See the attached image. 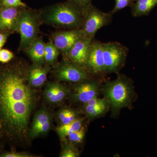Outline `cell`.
Returning a JSON list of instances; mask_svg holds the SVG:
<instances>
[{
    "mask_svg": "<svg viewBox=\"0 0 157 157\" xmlns=\"http://www.w3.org/2000/svg\"><path fill=\"white\" fill-rule=\"evenodd\" d=\"M25 72L19 65L0 68V137L12 143L23 141L29 135L36 105Z\"/></svg>",
    "mask_w": 157,
    "mask_h": 157,
    "instance_id": "6da1fadb",
    "label": "cell"
},
{
    "mask_svg": "<svg viewBox=\"0 0 157 157\" xmlns=\"http://www.w3.org/2000/svg\"><path fill=\"white\" fill-rule=\"evenodd\" d=\"M101 90L109 100L111 113L114 116L123 108L130 107L136 96L132 80L123 75L115 80L107 81Z\"/></svg>",
    "mask_w": 157,
    "mask_h": 157,
    "instance_id": "7a4b0ae2",
    "label": "cell"
},
{
    "mask_svg": "<svg viewBox=\"0 0 157 157\" xmlns=\"http://www.w3.org/2000/svg\"><path fill=\"white\" fill-rule=\"evenodd\" d=\"M84 12L73 2L52 8L46 14L47 22L55 25L78 29L82 25Z\"/></svg>",
    "mask_w": 157,
    "mask_h": 157,
    "instance_id": "3957f363",
    "label": "cell"
},
{
    "mask_svg": "<svg viewBox=\"0 0 157 157\" xmlns=\"http://www.w3.org/2000/svg\"><path fill=\"white\" fill-rule=\"evenodd\" d=\"M104 73H117L122 68L128 49L117 42L103 43Z\"/></svg>",
    "mask_w": 157,
    "mask_h": 157,
    "instance_id": "277c9868",
    "label": "cell"
},
{
    "mask_svg": "<svg viewBox=\"0 0 157 157\" xmlns=\"http://www.w3.org/2000/svg\"><path fill=\"white\" fill-rule=\"evenodd\" d=\"M112 14L101 11L91 5L84 12L82 24V35L84 36L94 39L97 32L103 27L112 22Z\"/></svg>",
    "mask_w": 157,
    "mask_h": 157,
    "instance_id": "5b68a950",
    "label": "cell"
},
{
    "mask_svg": "<svg viewBox=\"0 0 157 157\" xmlns=\"http://www.w3.org/2000/svg\"><path fill=\"white\" fill-rule=\"evenodd\" d=\"M17 30L21 36L20 47L28 48L36 39L38 24L36 17L29 11H22L20 15Z\"/></svg>",
    "mask_w": 157,
    "mask_h": 157,
    "instance_id": "8992f818",
    "label": "cell"
},
{
    "mask_svg": "<svg viewBox=\"0 0 157 157\" xmlns=\"http://www.w3.org/2000/svg\"><path fill=\"white\" fill-rule=\"evenodd\" d=\"M58 80L72 82H80L88 79V72L83 67L70 60L63 62L56 72Z\"/></svg>",
    "mask_w": 157,
    "mask_h": 157,
    "instance_id": "52a82bcc",
    "label": "cell"
},
{
    "mask_svg": "<svg viewBox=\"0 0 157 157\" xmlns=\"http://www.w3.org/2000/svg\"><path fill=\"white\" fill-rule=\"evenodd\" d=\"M100 90L101 85L99 82L87 79L78 82L73 87L70 93V98L73 102L85 104L98 97Z\"/></svg>",
    "mask_w": 157,
    "mask_h": 157,
    "instance_id": "ba28073f",
    "label": "cell"
},
{
    "mask_svg": "<svg viewBox=\"0 0 157 157\" xmlns=\"http://www.w3.org/2000/svg\"><path fill=\"white\" fill-rule=\"evenodd\" d=\"M84 67L88 73L93 75H98L104 73L102 42L93 40L90 45Z\"/></svg>",
    "mask_w": 157,
    "mask_h": 157,
    "instance_id": "9c48e42d",
    "label": "cell"
},
{
    "mask_svg": "<svg viewBox=\"0 0 157 157\" xmlns=\"http://www.w3.org/2000/svg\"><path fill=\"white\" fill-rule=\"evenodd\" d=\"M52 114L45 109H41L34 115L29 136L34 138L48 132L52 124Z\"/></svg>",
    "mask_w": 157,
    "mask_h": 157,
    "instance_id": "30bf717a",
    "label": "cell"
},
{
    "mask_svg": "<svg viewBox=\"0 0 157 157\" xmlns=\"http://www.w3.org/2000/svg\"><path fill=\"white\" fill-rule=\"evenodd\" d=\"M93 40L83 36L78 39L67 54L69 60L84 67Z\"/></svg>",
    "mask_w": 157,
    "mask_h": 157,
    "instance_id": "8fae6325",
    "label": "cell"
},
{
    "mask_svg": "<svg viewBox=\"0 0 157 157\" xmlns=\"http://www.w3.org/2000/svg\"><path fill=\"white\" fill-rule=\"evenodd\" d=\"M82 36L81 29L59 32L53 36V42L59 50L67 54L75 42Z\"/></svg>",
    "mask_w": 157,
    "mask_h": 157,
    "instance_id": "7c38bea8",
    "label": "cell"
},
{
    "mask_svg": "<svg viewBox=\"0 0 157 157\" xmlns=\"http://www.w3.org/2000/svg\"><path fill=\"white\" fill-rule=\"evenodd\" d=\"M0 9V30L12 31L17 29L20 12L17 8L7 7Z\"/></svg>",
    "mask_w": 157,
    "mask_h": 157,
    "instance_id": "4fadbf2b",
    "label": "cell"
},
{
    "mask_svg": "<svg viewBox=\"0 0 157 157\" xmlns=\"http://www.w3.org/2000/svg\"><path fill=\"white\" fill-rule=\"evenodd\" d=\"M49 68L35 66L28 73V80L31 87H39L45 83L47 79Z\"/></svg>",
    "mask_w": 157,
    "mask_h": 157,
    "instance_id": "5bb4252c",
    "label": "cell"
},
{
    "mask_svg": "<svg viewBox=\"0 0 157 157\" xmlns=\"http://www.w3.org/2000/svg\"><path fill=\"white\" fill-rule=\"evenodd\" d=\"M157 6V0H134L132 6V15L138 17L147 15Z\"/></svg>",
    "mask_w": 157,
    "mask_h": 157,
    "instance_id": "9a60e30c",
    "label": "cell"
},
{
    "mask_svg": "<svg viewBox=\"0 0 157 157\" xmlns=\"http://www.w3.org/2000/svg\"><path fill=\"white\" fill-rule=\"evenodd\" d=\"M45 44L42 39H36L27 49L28 53L34 63L37 64L45 61Z\"/></svg>",
    "mask_w": 157,
    "mask_h": 157,
    "instance_id": "2e32d148",
    "label": "cell"
},
{
    "mask_svg": "<svg viewBox=\"0 0 157 157\" xmlns=\"http://www.w3.org/2000/svg\"><path fill=\"white\" fill-rule=\"evenodd\" d=\"M110 108L109 101L99 105H89L84 104L83 111L88 117L91 119L96 118L106 113Z\"/></svg>",
    "mask_w": 157,
    "mask_h": 157,
    "instance_id": "e0dca14e",
    "label": "cell"
},
{
    "mask_svg": "<svg viewBox=\"0 0 157 157\" xmlns=\"http://www.w3.org/2000/svg\"><path fill=\"white\" fill-rule=\"evenodd\" d=\"M83 119L78 117L70 123L61 125L56 130L59 137L62 140H64L68 135L78 131L83 127Z\"/></svg>",
    "mask_w": 157,
    "mask_h": 157,
    "instance_id": "ac0fdd59",
    "label": "cell"
},
{
    "mask_svg": "<svg viewBox=\"0 0 157 157\" xmlns=\"http://www.w3.org/2000/svg\"><path fill=\"white\" fill-rule=\"evenodd\" d=\"M59 54V50L53 42H48L45 44V61L50 65H53L56 61Z\"/></svg>",
    "mask_w": 157,
    "mask_h": 157,
    "instance_id": "d6986e66",
    "label": "cell"
},
{
    "mask_svg": "<svg viewBox=\"0 0 157 157\" xmlns=\"http://www.w3.org/2000/svg\"><path fill=\"white\" fill-rule=\"evenodd\" d=\"M70 90L67 86L57 82L56 93L55 98L54 104H59L64 101L67 97L70 94Z\"/></svg>",
    "mask_w": 157,
    "mask_h": 157,
    "instance_id": "ffe728a7",
    "label": "cell"
},
{
    "mask_svg": "<svg viewBox=\"0 0 157 157\" xmlns=\"http://www.w3.org/2000/svg\"><path fill=\"white\" fill-rule=\"evenodd\" d=\"M57 83V82H50L45 86L43 96L45 101L49 104H54Z\"/></svg>",
    "mask_w": 157,
    "mask_h": 157,
    "instance_id": "44dd1931",
    "label": "cell"
},
{
    "mask_svg": "<svg viewBox=\"0 0 157 157\" xmlns=\"http://www.w3.org/2000/svg\"><path fill=\"white\" fill-rule=\"evenodd\" d=\"M79 156V154L72 143L65 144L61 153V157H78Z\"/></svg>",
    "mask_w": 157,
    "mask_h": 157,
    "instance_id": "7402d4cb",
    "label": "cell"
},
{
    "mask_svg": "<svg viewBox=\"0 0 157 157\" xmlns=\"http://www.w3.org/2000/svg\"><path fill=\"white\" fill-rule=\"evenodd\" d=\"M86 130L84 127L81 129L71 133L68 135L67 137L69 141L75 143H79L84 139L85 135Z\"/></svg>",
    "mask_w": 157,
    "mask_h": 157,
    "instance_id": "603a6c76",
    "label": "cell"
},
{
    "mask_svg": "<svg viewBox=\"0 0 157 157\" xmlns=\"http://www.w3.org/2000/svg\"><path fill=\"white\" fill-rule=\"evenodd\" d=\"M134 2V0H115V6L110 11L111 14H114L127 7H132Z\"/></svg>",
    "mask_w": 157,
    "mask_h": 157,
    "instance_id": "cb8c5ba5",
    "label": "cell"
},
{
    "mask_svg": "<svg viewBox=\"0 0 157 157\" xmlns=\"http://www.w3.org/2000/svg\"><path fill=\"white\" fill-rule=\"evenodd\" d=\"M14 57L13 54L9 50L5 49H0V62L7 63Z\"/></svg>",
    "mask_w": 157,
    "mask_h": 157,
    "instance_id": "d4e9b609",
    "label": "cell"
},
{
    "mask_svg": "<svg viewBox=\"0 0 157 157\" xmlns=\"http://www.w3.org/2000/svg\"><path fill=\"white\" fill-rule=\"evenodd\" d=\"M2 6L7 7H25V4L21 0H2Z\"/></svg>",
    "mask_w": 157,
    "mask_h": 157,
    "instance_id": "484cf974",
    "label": "cell"
},
{
    "mask_svg": "<svg viewBox=\"0 0 157 157\" xmlns=\"http://www.w3.org/2000/svg\"><path fill=\"white\" fill-rule=\"evenodd\" d=\"M76 6L82 9L85 12L91 4V0H73Z\"/></svg>",
    "mask_w": 157,
    "mask_h": 157,
    "instance_id": "4316f807",
    "label": "cell"
},
{
    "mask_svg": "<svg viewBox=\"0 0 157 157\" xmlns=\"http://www.w3.org/2000/svg\"><path fill=\"white\" fill-rule=\"evenodd\" d=\"M2 157H31L30 155L24 152H17L15 151L7 152L3 153L1 155Z\"/></svg>",
    "mask_w": 157,
    "mask_h": 157,
    "instance_id": "83f0119b",
    "label": "cell"
},
{
    "mask_svg": "<svg viewBox=\"0 0 157 157\" xmlns=\"http://www.w3.org/2000/svg\"><path fill=\"white\" fill-rule=\"evenodd\" d=\"M72 109H70V108H63L59 111L58 114V117L59 121L60 122L61 124L63 123L66 118L70 114Z\"/></svg>",
    "mask_w": 157,
    "mask_h": 157,
    "instance_id": "f1b7e54d",
    "label": "cell"
},
{
    "mask_svg": "<svg viewBox=\"0 0 157 157\" xmlns=\"http://www.w3.org/2000/svg\"><path fill=\"white\" fill-rule=\"evenodd\" d=\"M7 35L6 34L0 33V49H1L6 43Z\"/></svg>",
    "mask_w": 157,
    "mask_h": 157,
    "instance_id": "f546056e",
    "label": "cell"
},
{
    "mask_svg": "<svg viewBox=\"0 0 157 157\" xmlns=\"http://www.w3.org/2000/svg\"><path fill=\"white\" fill-rule=\"evenodd\" d=\"M2 5V0H0V6Z\"/></svg>",
    "mask_w": 157,
    "mask_h": 157,
    "instance_id": "4dcf8cb0",
    "label": "cell"
}]
</instances>
